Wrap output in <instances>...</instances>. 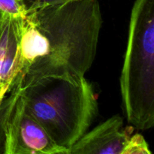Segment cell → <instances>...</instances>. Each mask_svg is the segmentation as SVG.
<instances>
[{
	"mask_svg": "<svg viewBox=\"0 0 154 154\" xmlns=\"http://www.w3.org/2000/svg\"><path fill=\"white\" fill-rule=\"evenodd\" d=\"M46 38L48 54L23 82L41 77H84L97 51L102 17L98 0H75L27 13Z\"/></svg>",
	"mask_w": 154,
	"mask_h": 154,
	"instance_id": "6da1fadb",
	"label": "cell"
},
{
	"mask_svg": "<svg viewBox=\"0 0 154 154\" xmlns=\"http://www.w3.org/2000/svg\"><path fill=\"white\" fill-rule=\"evenodd\" d=\"M20 96L28 112L57 145L68 150L88 131L99 112L94 89L84 77L23 81Z\"/></svg>",
	"mask_w": 154,
	"mask_h": 154,
	"instance_id": "7a4b0ae2",
	"label": "cell"
},
{
	"mask_svg": "<svg viewBox=\"0 0 154 154\" xmlns=\"http://www.w3.org/2000/svg\"><path fill=\"white\" fill-rule=\"evenodd\" d=\"M128 123L139 130L154 125V0H135L120 78Z\"/></svg>",
	"mask_w": 154,
	"mask_h": 154,
	"instance_id": "3957f363",
	"label": "cell"
},
{
	"mask_svg": "<svg viewBox=\"0 0 154 154\" xmlns=\"http://www.w3.org/2000/svg\"><path fill=\"white\" fill-rule=\"evenodd\" d=\"M5 154H69V150L53 141L20 95L8 121Z\"/></svg>",
	"mask_w": 154,
	"mask_h": 154,
	"instance_id": "277c9868",
	"label": "cell"
},
{
	"mask_svg": "<svg viewBox=\"0 0 154 154\" xmlns=\"http://www.w3.org/2000/svg\"><path fill=\"white\" fill-rule=\"evenodd\" d=\"M129 135L119 115L87 131L69 150V154H122Z\"/></svg>",
	"mask_w": 154,
	"mask_h": 154,
	"instance_id": "5b68a950",
	"label": "cell"
},
{
	"mask_svg": "<svg viewBox=\"0 0 154 154\" xmlns=\"http://www.w3.org/2000/svg\"><path fill=\"white\" fill-rule=\"evenodd\" d=\"M19 74L17 20L0 17V95L11 90Z\"/></svg>",
	"mask_w": 154,
	"mask_h": 154,
	"instance_id": "8992f818",
	"label": "cell"
},
{
	"mask_svg": "<svg viewBox=\"0 0 154 154\" xmlns=\"http://www.w3.org/2000/svg\"><path fill=\"white\" fill-rule=\"evenodd\" d=\"M27 13L23 0H0V17L17 20L25 18Z\"/></svg>",
	"mask_w": 154,
	"mask_h": 154,
	"instance_id": "52a82bcc",
	"label": "cell"
},
{
	"mask_svg": "<svg viewBox=\"0 0 154 154\" xmlns=\"http://www.w3.org/2000/svg\"><path fill=\"white\" fill-rule=\"evenodd\" d=\"M148 144L142 135L137 133L129 136L122 154H150Z\"/></svg>",
	"mask_w": 154,
	"mask_h": 154,
	"instance_id": "ba28073f",
	"label": "cell"
},
{
	"mask_svg": "<svg viewBox=\"0 0 154 154\" xmlns=\"http://www.w3.org/2000/svg\"><path fill=\"white\" fill-rule=\"evenodd\" d=\"M23 1L26 7L27 12H29L50 6L66 4L75 0H23Z\"/></svg>",
	"mask_w": 154,
	"mask_h": 154,
	"instance_id": "9c48e42d",
	"label": "cell"
},
{
	"mask_svg": "<svg viewBox=\"0 0 154 154\" xmlns=\"http://www.w3.org/2000/svg\"><path fill=\"white\" fill-rule=\"evenodd\" d=\"M5 97V96H2V95H0V103H1V102L2 101L3 98Z\"/></svg>",
	"mask_w": 154,
	"mask_h": 154,
	"instance_id": "30bf717a",
	"label": "cell"
}]
</instances>
